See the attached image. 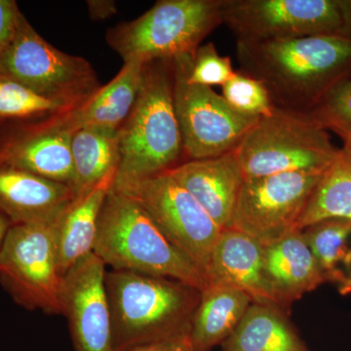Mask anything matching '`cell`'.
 Masks as SVG:
<instances>
[{
  "label": "cell",
  "mask_w": 351,
  "mask_h": 351,
  "mask_svg": "<svg viewBox=\"0 0 351 351\" xmlns=\"http://www.w3.org/2000/svg\"><path fill=\"white\" fill-rule=\"evenodd\" d=\"M239 71L260 80L274 107L311 113L351 78V38L322 34L269 41H237Z\"/></svg>",
  "instance_id": "obj_1"
},
{
  "label": "cell",
  "mask_w": 351,
  "mask_h": 351,
  "mask_svg": "<svg viewBox=\"0 0 351 351\" xmlns=\"http://www.w3.org/2000/svg\"><path fill=\"white\" fill-rule=\"evenodd\" d=\"M93 253L110 269L175 279L201 292L210 285L144 208L113 189L101 208Z\"/></svg>",
  "instance_id": "obj_2"
},
{
  "label": "cell",
  "mask_w": 351,
  "mask_h": 351,
  "mask_svg": "<svg viewBox=\"0 0 351 351\" xmlns=\"http://www.w3.org/2000/svg\"><path fill=\"white\" fill-rule=\"evenodd\" d=\"M114 351L191 332L201 291L138 272L107 271Z\"/></svg>",
  "instance_id": "obj_3"
},
{
  "label": "cell",
  "mask_w": 351,
  "mask_h": 351,
  "mask_svg": "<svg viewBox=\"0 0 351 351\" xmlns=\"http://www.w3.org/2000/svg\"><path fill=\"white\" fill-rule=\"evenodd\" d=\"M119 136L120 164L114 184L138 181L179 165L184 152L171 60L145 64L137 100Z\"/></svg>",
  "instance_id": "obj_4"
},
{
  "label": "cell",
  "mask_w": 351,
  "mask_h": 351,
  "mask_svg": "<svg viewBox=\"0 0 351 351\" xmlns=\"http://www.w3.org/2000/svg\"><path fill=\"white\" fill-rule=\"evenodd\" d=\"M219 25V0H159L137 19L108 29L106 38L124 63L147 64L195 54Z\"/></svg>",
  "instance_id": "obj_5"
},
{
  "label": "cell",
  "mask_w": 351,
  "mask_h": 351,
  "mask_svg": "<svg viewBox=\"0 0 351 351\" xmlns=\"http://www.w3.org/2000/svg\"><path fill=\"white\" fill-rule=\"evenodd\" d=\"M244 179L326 170L341 152L329 131L308 113L274 108L258 120L237 149Z\"/></svg>",
  "instance_id": "obj_6"
},
{
  "label": "cell",
  "mask_w": 351,
  "mask_h": 351,
  "mask_svg": "<svg viewBox=\"0 0 351 351\" xmlns=\"http://www.w3.org/2000/svg\"><path fill=\"white\" fill-rule=\"evenodd\" d=\"M0 80L78 108L101 88L92 64L57 49L21 13L12 40L0 55Z\"/></svg>",
  "instance_id": "obj_7"
},
{
  "label": "cell",
  "mask_w": 351,
  "mask_h": 351,
  "mask_svg": "<svg viewBox=\"0 0 351 351\" xmlns=\"http://www.w3.org/2000/svg\"><path fill=\"white\" fill-rule=\"evenodd\" d=\"M58 219L11 226L0 249V283L27 311L62 314Z\"/></svg>",
  "instance_id": "obj_8"
},
{
  "label": "cell",
  "mask_w": 351,
  "mask_h": 351,
  "mask_svg": "<svg viewBox=\"0 0 351 351\" xmlns=\"http://www.w3.org/2000/svg\"><path fill=\"white\" fill-rule=\"evenodd\" d=\"M193 55L171 60L175 110L188 160L235 151L260 119L240 114L211 87L189 82Z\"/></svg>",
  "instance_id": "obj_9"
},
{
  "label": "cell",
  "mask_w": 351,
  "mask_h": 351,
  "mask_svg": "<svg viewBox=\"0 0 351 351\" xmlns=\"http://www.w3.org/2000/svg\"><path fill=\"white\" fill-rule=\"evenodd\" d=\"M138 202L168 239L206 276L221 230L198 201L168 172L113 184ZM209 280V279H208Z\"/></svg>",
  "instance_id": "obj_10"
},
{
  "label": "cell",
  "mask_w": 351,
  "mask_h": 351,
  "mask_svg": "<svg viewBox=\"0 0 351 351\" xmlns=\"http://www.w3.org/2000/svg\"><path fill=\"white\" fill-rule=\"evenodd\" d=\"M219 12L237 41L346 36L338 0H219Z\"/></svg>",
  "instance_id": "obj_11"
},
{
  "label": "cell",
  "mask_w": 351,
  "mask_h": 351,
  "mask_svg": "<svg viewBox=\"0 0 351 351\" xmlns=\"http://www.w3.org/2000/svg\"><path fill=\"white\" fill-rule=\"evenodd\" d=\"M324 171H298L245 180L232 228L246 233L263 247L295 232Z\"/></svg>",
  "instance_id": "obj_12"
},
{
  "label": "cell",
  "mask_w": 351,
  "mask_h": 351,
  "mask_svg": "<svg viewBox=\"0 0 351 351\" xmlns=\"http://www.w3.org/2000/svg\"><path fill=\"white\" fill-rule=\"evenodd\" d=\"M106 265L94 253L64 276L62 314L68 319L75 351H114Z\"/></svg>",
  "instance_id": "obj_13"
},
{
  "label": "cell",
  "mask_w": 351,
  "mask_h": 351,
  "mask_svg": "<svg viewBox=\"0 0 351 351\" xmlns=\"http://www.w3.org/2000/svg\"><path fill=\"white\" fill-rule=\"evenodd\" d=\"M73 133L59 114L0 124V166L15 168L71 188Z\"/></svg>",
  "instance_id": "obj_14"
},
{
  "label": "cell",
  "mask_w": 351,
  "mask_h": 351,
  "mask_svg": "<svg viewBox=\"0 0 351 351\" xmlns=\"http://www.w3.org/2000/svg\"><path fill=\"white\" fill-rule=\"evenodd\" d=\"M169 173L204 208L221 230L232 228L244 175L235 152L186 160Z\"/></svg>",
  "instance_id": "obj_15"
},
{
  "label": "cell",
  "mask_w": 351,
  "mask_h": 351,
  "mask_svg": "<svg viewBox=\"0 0 351 351\" xmlns=\"http://www.w3.org/2000/svg\"><path fill=\"white\" fill-rule=\"evenodd\" d=\"M263 255L265 247L246 233L221 230L208 272L210 285L237 289L254 304L281 308L265 276Z\"/></svg>",
  "instance_id": "obj_16"
},
{
  "label": "cell",
  "mask_w": 351,
  "mask_h": 351,
  "mask_svg": "<svg viewBox=\"0 0 351 351\" xmlns=\"http://www.w3.org/2000/svg\"><path fill=\"white\" fill-rule=\"evenodd\" d=\"M75 198L66 184L0 166V213L12 225L55 221Z\"/></svg>",
  "instance_id": "obj_17"
},
{
  "label": "cell",
  "mask_w": 351,
  "mask_h": 351,
  "mask_svg": "<svg viewBox=\"0 0 351 351\" xmlns=\"http://www.w3.org/2000/svg\"><path fill=\"white\" fill-rule=\"evenodd\" d=\"M265 272L281 307L327 282L302 230L265 247Z\"/></svg>",
  "instance_id": "obj_18"
},
{
  "label": "cell",
  "mask_w": 351,
  "mask_h": 351,
  "mask_svg": "<svg viewBox=\"0 0 351 351\" xmlns=\"http://www.w3.org/2000/svg\"><path fill=\"white\" fill-rule=\"evenodd\" d=\"M144 66L138 62L124 63L119 73L91 98L75 110L59 114L62 124L73 133L89 126L119 129L137 100Z\"/></svg>",
  "instance_id": "obj_19"
},
{
  "label": "cell",
  "mask_w": 351,
  "mask_h": 351,
  "mask_svg": "<svg viewBox=\"0 0 351 351\" xmlns=\"http://www.w3.org/2000/svg\"><path fill=\"white\" fill-rule=\"evenodd\" d=\"M117 177L110 176L86 193L76 196L58 219V258L63 276L78 261L93 253L101 208Z\"/></svg>",
  "instance_id": "obj_20"
},
{
  "label": "cell",
  "mask_w": 351,
  "mask_h": 351,
  "mask_svg": "<svg viewBox=\"0 0 351 351\" xmlns=\"http://www.w3.org/2000/svg\"><path fill=\"white\" fill-rule=\"evenodd\" d=\"M248 295L237 289L209 285L201 292L191 326L195 351H209L221 345L239 326L249 306Z\"/></svg>",
  "instance_id": "obj_21"
},
{
  "label": "cell",
  "mask_w": 351,
  "mask_h": 351,
  "mask_svg": "<svg viewBox=\"0 0 351 351\" xmlns=\"http://www.w3.org/2000/svg\"><path fill=\"white\" fill-rule=\"evenodd\" d=\"M119 129L89 126L78 129L71 138L73 182L76 196L117 175L120 164Z\"/></svg>",
  "instance_id": "obj_22"
},
{
  "label": "cell",
  "mask_w": 351,
  "mask_h": 351,
  "mask_svg": "<svg viewBox=\"0 0 351 351\" xmlns=\"http://www.w3.org/2000/svg\"><path fill=\"white\" fill-rule=\"evenodd\" d=\"M223 351H309L276 307L252 304Z\"/></svg>",
  "instance_id": "obj_23"
},
{
  "label": "cell",
  "mask_w": 351,
  "mask_h": 351,
  "mask_svg": "<svg viewBox=\"0 0 351 351\" xmlns=\"http://www.w3.org/2000/svg\"><path fill=\"white\" fill-rule=\"evenodd\" d=\"M327 219L351 221V154L343 147L313 189L297 230Z\"/></svg>",
  "instance_id": "obj_24"
},
{
  "label": "cell",
  "mask_w": 351,
  "mask_h": 351,
  "mask_svg": "<svg viewBox=\"0 0 351 351\" xmlns=\"http://www.w3.org/2000/svg\"><path fill=\"white\" fill-rule=\"evenodd\" d=\"M302 232L326 280L338 283L341 290L351 249V221L327 219Z\"/></svg>",
  "instance_id": "obj_25"
},
{
  "label": "cell",
  "mask_w": 351,
  "mask_h": 351,
  "mask_svg": "<svg viewBox=\"0 0 351 351\" xmlns=\"http://www.w3.org/2000/svg\"><path fill=\"white\" fill-rule=\"evenodd\" d=\"M75 108L66 101L47 98L19 83L0 80V124L43 119Z\"/></svg>",
  "instance_id": "obj_26"
},
{
  "label": "cell",
  "mask_w": 351,
  "mask_h": 351,
  "mask_svg": "<svg viewBox=\"0 0 351 351\" xmlns=\"http://www.w3.org/2000/svg\"><path fill=\"white\" fill-rule=\"evenodd\" d=\"M221 92L228 105L245 117L262 119L276 108L265 85L240 71H235L234 75L221 86Z\"/></svg>",
  "instance_id": "obj_27"
},
{
  "label": "cell",
  "mask_w": 351,
  "mask_h": 351,
  "mask_svg": "<svg viewBox=\"0 0 351 351\" xmlns=\"http://www.w3.org/2000/svg\"><path fill=\"white\" fill-rule=\"evenodd\" d=\"M232 60L219 54L213 43L201 45L195 51L189 71V82L202 86H223L234 75Z\"/></svg>",
  "instance_id": "obj_28"
},
{
  "label": "cell",
  "mask_w": 351,
  "mask_h": 351,
  "mask_svg": "<svg viewBox=\"0 0 351 351\" xmlns=\"http://www.w3.org/2000/svg\"><path fill=\"white\" fill-rule=\"evenodd\" d=\"M308 114L326 129L334 125L351 128V78L335 88Z\"/></svg>",
  "instance_id": "obj_29"
},
{
  "label": "cell",
  "mask_w": 351,
  "mask_h": 351,
  "mask_svg": "<svg viewBox=\"0 0 351 351\" xmlns=\"http://www.w3.org/2000/svg\"><path fill=\"white\" fill-rule=\"evenodd\" d=\"M21 13L17 2L0 0V55L12 40Z\"/></svg>",
  "instance_id": "obj_30"
},
{
  "label": "cell",
  "mask_w": 351,
  "mask_h": 351,
  "mask_svg": "<svg viewBox=\"0 0 351 351\" xmlns=\"http://www.w3.org/2000/svg\"><path fill=\"white\" fill-rule=\"evenodd\" d=\"M191 332L170 338L131 346L120 351H195L191 345Z\"/></svg>",
  "instance_id": "obj_31"
},
{
  "label": "cell",
  "mask_w": 351,
  "mask_h": 351,
  "mask_svg": "<svg viewBox=\"0 0 351 351\" xmlns=\"http://www.w3.org/2000/svg\"><path fill=\"white\" fill-rule=\"evenodd\" d=\"M86 3L93 21L108 20L117 14V2L112 0H89Z\"/></svg>",
  "instance_id": "obj_32"
},
{
  "label": "cell",
  "mask_w": 351,
  "mask_h": 351,
  "mask_svg": "<svg viewBox=\"0 0 351 351\" xmlns=\"http://www.w3.org/2000/svg\"><path fill=\"white\" fill-rule=\"evenodd\" d=\"M338 3L343 17L345 34L351 38V0H338Z\"/></svg>",
  "instance_id": "obj_33"
},
{
  "label": "cell",
  "mask_w": 351,
  "mask_h": 351,
  "mask_svg": "<svg viewBox=\"0 0 351 351\" xmlns=\"http://www.w3.org/2000/svg\"><path fill=\"white\" fill-rule=\"evenodd\" d=\"M327 130L337 134L343 141V149L351 154V128L350 127L334 125L329 127Z\"/></svg>",
  "instance_id": "obj_34"
},
{
  "label": "cell",
  "mask_w": 351,
  "mask_h": 351,
  "mask_svg": "<svg viewBox=\"0 0 351 351\" xmlns=\"http://www.w3.org/2000/svg\"><path fill=\"white\" fill-rule=\"evenodd\" d=\"M345 276V285H343L339 291H341V293H343V294H348V293H351V249L350 255H348V261H346V263Z\"/></svg>",
  "instance_id": "obj_35"
},
{
  "label": "cell",
  "mask_w": 351,
  "mask_h": 351,
  "mask_svg": "<svg viewBox=\"0 0 351 351\" xmlns=\"http://www.w3.org/2000/svg\"><path fill=\"white\" fill-rule=\"evenodd\" d=\"M11 226H12L11 221L5 216L0 213V249H1L2 244H3L7 232H8Z\"/></svg>",
  "instance_id": "obj_36"
}]
</instances>
